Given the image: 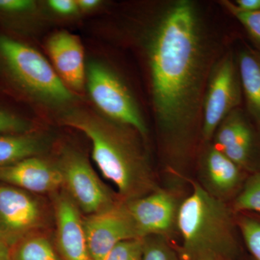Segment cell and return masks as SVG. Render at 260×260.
Here are the masks:
<instances>
[{
	"label": "cell",
	"instance_id": "obj_1",
	"mask_svg": "<svg viewBox=\"0 0 260 260\" xmlns=\"http://www.w3.org/2000/svg\"><path fill=\"white\" fill-rule=\"evenodd\" d=\"M199 16L190 1L162 12L149 42L154 109L162 145L174 159L192 145L205 75V50Z\"/></svg>",
	"mask_w": 260,
	"mask_h": 260
},
{
	"label": "cell",
	"instance_id": "obj_2",
	"mask_svg": "<svg viewBox=\"0 0 260 260\" xmlns=\"http://www.w3.org/2000/svg\"><path fill=\"white\" fill-rule=\"evenodd\" d=\"M67 124L90 140L94 162L116 186L120 201L138 199L158 189L146 155L126 130L80 116L68 118Z\"/></svg>",
	"mask_w": 260,
	"mask_h": 260
},
{
	"label": "cell",
	"instance_id": "obj_3",
	"mask_svg": "<svg viewBox=\"0 0 260 260\" xmlns=\"http://www.w3.org/2000/svg\"><path fill=\"white\" fill-rule=\"evenodd\" d=\"M184 179L191 191L182 200L178 213L183 253L189 260H229L237 245L232 210L198 181Z\"/></svg>",
	"mask_w": 260,
	"mask_h": 260
},
{
	"label": "cell",
	"instance_id": "obj_4",
	"mask_svg": "<svg viewBox=\"0 0 260 260\" xmlns=\"http://www.w3.org/2000/svg\"><path fill=\"white\" fill-rule=\"evenodd\" d=\"M0 53L13 76L30 91L58 102H68L73 97L55 69L34 48L0 37Z\"/></svg>",
	"mask_w": 260,
	"mask_h": 260
},
{
	"label": "cell",
	"instance_id": "obj_5",
	"mask_svg": "<svg viewBox=\"0 0 260 260\" xmlns=\"http://www.w3.org/2000/svg\"><path fill=\"white\" fill-rule=\"evenodd\" d=\"M87 78L90 97L102 112L142 136L147 135L146 124L134 99L115 73L100 63L90 62Z\"/></svg>",
	"mask_w": 260,
	"mask_h": 260
},
{
	"label": "cell",
	"instance_id": "obj_6",
	"mask_svg": "<svg viewBox=\"0 0 260 260\" xmlns=\"http://www.w3.org/2000/svg\"><path fill=\"white\" fill-rule=\"evenodd\" d=\"M59 168L63 185L84 213L89 215L99 213L120 201H114L110 191L98 177L88 160L80 153H65Z\"/></svg>",
	"mask_w": 260,
	"mask_h": 260
},
{
	"label": "cell",
	"instance_id": "obj_7",
	"mask_svg": "<svg viewBox=\"0 0 260 260\" xmlns=\"http://www.w3.org/2000/svg\"><path fill=\"white\" fill-rule=\"evenodd\" d=\"M89 253L93 260H104L113 248L129 239L143 238L129 215L125 203L83 219Z\"/></svg>",
	"mask_w": 260,
	"mask_h": 260
},
{
	"label": "cell",
	"instance_id": "obj_8",
	"mask_svg": "<svg viewBox=\"0 0 260 260\" xmlns=\"http://www.w3.org/2000/svg\"><path fill=\"white\" fill-rule=\"evenodd\" d=\"M181 202L174 191L159 187L124 203L142 237L160 236L168 239L177 231Z\"/></svg>",
	"mask_w": 260,
	"mask_h": 260
},
{
	"label": "cell",
	"instance_id": "obj_9",
	"mask_svg": "<svg viewBox=\"0 0 260 260\" xmlns=\"http://www.w3.org/2000/svg\"><path fill=\"white\" fill-rule=\"evenodd\" d=\"M239 102L237 70L231 56H226L214 70L207 90L203 109L202 135L209 141Z\"/></svg>",
	"mask_w": 260,
	"mask_h": 260
},
{
	"label": "cell",
	"instance_id": "obj_10",
	"mask_svg": "<svg viewBox=\"0 0 260 260\" xmlns=\"http://www.w3.org/2000/svg\"><path fill=\"white\" fill-rule=\"evenodd\" d=\"M42 213L34 198L13 186H0V239L15 246L40 225Z\"/></svg>",
	"mask_w": 260,
	"mask_h": 260
},
{
	"label": "cell",
	"instance_id": "obj_11",
	"mask_svg": "<svg viewBox=\"0 0 260 260\" xmlns=\"http://www.w3.org/2000/svg\"><path fill=\"white\" fill-rule=\"evenodd\" d=\"M0 181L37 193L50 192L63 186L59 167L34 156L0 167Z\"/></svg>",
	"mask_w": 260,
	"mask_h": 260
},
{
	"label": "cell",
	"instance_id": "obj_12",
	"mask_svg": "<svg viewBox=\"0 0 260 260\" xmlns=\"http://www.w3.org/2000/svg\"><path fill=\"white\" fill-rule=\"evenodd\" d=\"M58 250L62 260H93L89 253L83 219L74 202L68 197L56 200Z\"/></svg>",
	"mask_w": 260,
	"mask_h": 260
},
{
	"label": "cell",
	"instance_id": "obj_13",
	"mask_svg": "<svg viewBox=\"0 0 260 260\" xmlns=\"http://www.w3.org/2000/svg\"><path fill=\"white\" fill-rule=\"evenodd\" d=\"M240 169L215 145H211L200 159L198 183L212 196L225 202L240 183Z\"/></svg>",
	"mask_w": 260,
	"mask_h": 260
},
{
	"label": "cell",
	"instance_id": "obj_14",
	"mask_svg": "<svg viewBox=\"0 0 260 260\" xmlns=\"http://www.w3.org/2000/svg\"><path fill=\"white\" fill-rule=\"evenodd\" d=\"M47 49L54 69L65 85L81 90L85 83V67L80 39L69 32H58L49 39Z\"/></svg>",
	"mask_w": 260,
	"mask_h": 260
},
{
	"label": "cell",
	"instance_id": "obj_15",
	"mask_svg": "<svg viewBox=\"0 0 260 260\" xmlns=\"http://www.w3.org/2000/svg\"><path fill=\"white\" fill-rule=\"evenodd\" d=\"M215 146L239 167H246L252 146V133L237 112L229 114L215 133Z\"/></svg>",
	"mask_w": 260,
	"mask_h": 260
},
{
	"label": "cell",
	"instance_id": "obj_16",
	"mask_svg": "<svg viewBox=\"0 0 260 260\" xmlns=\"http://www.w3.org/2000/svg\"><path fill=\"white\" fill-rule=\"evenodd\" d=\"M239 75L248 107L260 124V57L249 51L239 56Z\"/></svg>",
	"mask_w": 260,
	"mask_h": 260
},
{
	"label": "cell",
	"instance_id": "obj_17",
	"mask_svg": "<svg viewBox=\"0 0 260 260\" xmlns=\"http://www.w3.org/2000/svg\"><path fill=\"white\" fill-rule=\"evenodd\" d=\"M40 144L28 135H0V167L32 157L39 152Z\"/></svg>",
	"mask_w": 260,
	"mask_h": 260
},
{
	"label": "cell",
	"instance_id": "obj_18",
	"mask_svg": "<svg viewBox=\"0 0 260 260\" xmlns=\"http://www.w3.org/2000/svg\"><path fill=\"white\" fill-rule=\"evenodd\" d=\"M13 246L12 260H60L49 240L40 236L28 235Z\"/></svg>",
	"mask_w": 260,
	"mask_h": 260
},
{
	"label": "cell",
	"instance_id": "obj_19",
	"mask_svg": "<svg viewBox=\"0 0 260 260\" xmlns=\"http://www.w3.org/2000/svg\"><path fill=\"white\" fill-rule=\"evenodd\" d=\"M235 211H251L260 214V172L251 176L234 203Z\"/></svg>",
	"mask_w": 260,
	"mask_h": 260
},
{
	"label": "cell",
	"instance_id": "obj_20",
	"mask_svg": "<svg viewBox=\"0 0 260 260\" xmlns=\"http://www.w3.org/2000/svg\"><path fill=\"white\" fill-rule=\"evenodd\" d=\"M167 240V238L160 236L145 237L142 260H175Z\"/></svg>",
	"mask_w": 260,
	"mask_h": 260
},
{
	"label": "cell",
	"instance_id": "obj_21",
	"mask_svg": "<svg viewBox=\"0 0 260 260\" xmlns=\"http://www.w3.org/2000/svg\"><path fill=\"white\" fill-rule=\"evenodd\" d=\"M144 238L129 239L119 243L104 260H142Z\"/></svg>",
	"mask_w": 260,
	"mask_h": 260
},
{
	"label": "cell",
	"instance_id": "obj_22",
	"mask_svg": "<svg viewBox=\"0 0 260 260\" xmlns=\"http://www.w3.org/2000/svg\"><path fill=\"white\" fill-rule=\"evenodd\" d=\"M238 225L251 254L256 260H260V222L243 217Z\"/></svg>",
	"mask_w": 260,
	"mask_h": 260
},
{
	"label": "cell",
	"instance_id": "obj_23",
	"mask_svg": "<svg viewBox=\"0 0 260 260\" xmlns=\"http://www.w3.org/2000/svg\"><path fill=\"white\" fill-rule=\"evenodd\" d=\"M226 5L229 9L237 17L251 37L260 44V10L255 12H242L234 9L231 3Z\"/></svg>",
	"mask_w": 260,
	"mask_h": 260
},
{
	"label": "cell",
	"instance_id": "obj_24",
	"mask_svg": "<svg viewBox=\"0 0 260 260\" xmlns=\"http://www.w3.org/2000/svg\"><path fill=\"white\" fill-rule=\"evenodd\" d=\"M29 125L16 116L0 112V133H22L28 131Z\"/></svg>",
	"mask_w": 260,
	"mask_h": 260
},
{
	"label": "cell",
	"instance_id": "obj_25",
	"mask_svg": "<svg viewBox=\"0 0 260 260\" xmlns=\"http://www.w3.org/2000/svg\"><path fill=\"white\" fill-rule=\"evenodd\" d=\"M34 3L30 0H0V10L19 13L32 9Z\"/></svg>",
	"mask_w": 260,
	"mask_h": 260
},
{
	"label": "cell",
	"instance_id": "obj_26",
	"mask_svg": "<svg viewBox=\"0 0 260 260\" xmlns=\"http://www.w3.org/2000/svg\"><path fill=\"white\" fill-rule=\"evenodd\" d=\"M48 4L51 9L59 14H73L78 9L76 1L74 0H50Z\"/></svg>",
	"mask_w": 260,
	"mask_h": 260
},
{
	"label": "cell",
	"instance_id": "obj_27",
	"mask_svg": "<svg viewBox=\"0 0 260 260\" xmlns=\"http://www.w3.org/2000/svg\"><path fill=\"white\" fill-rule=\"evenodd\" d=\"M234 9L242 12H255L260 10V0H237Z\"/></svg>",
	"mask_w": 260,
	"mask_h": 260
},
{
	"label": "cell",
	"instance_id": "obj_28",
	"mask_svg": "<svg viewBox=\"0 0 260 260\" xmlns=\"http://www.w3.org/2000/svg\"><path fill=\"white\" fill-rule=\"evenodd\" d=\"M78 8L84 10H92L100 5L99 0H78L76 1Z\"/></svg>",
	"mask_w": 260,
	"mask_h": 260
},
{
	"label": "cell",
	"instance_id": "obj_29",
	"mask_svg": "<svg viewBox=\"0 0 260 260\" xmlns=\"http://www.w3.org/2000/svg\"><path fill=\"white\" fill-rule=\"evenodd\" d=\"M0 260H12L9 246L0 239Z\"/></svg>",
	"mask_w": 260,
	"mask_h": 260
}]
</instances>
